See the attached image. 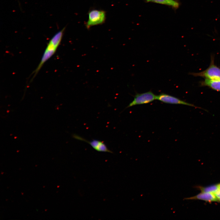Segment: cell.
I'll return each instance as SVG.
<instances>
[{"mask_svg": "<svg viewBox=\"0 0 220 220\" xmlns=\"http://www.w3.org/2000/svg\"><path fill=\"white\" fill-rule=\"evenodd\" d=\"M65 27L57 32L51 38L48 43L40 61L36 68L33 71L32 79L36 76L45 63L55 53L61 43Z\"/></svg>", "mask_w": 220, "mask_h": 220, "instance_id": "cell-1", "label": "cell"}, {"mask_svg": "<svg viewBox=\"0 0 220 220\" xmlns=\"http://www.w3.org/2000/svg\"><path fill=\"white\" fill-rule=\"evenodd\" d=\"M211 58L210 65L206 69L199 72L192 73L190 75L208 79H220V68L215 64L214 56H211Z\"/></svg>", "mask_w": 220, "mask_h": 220, "instance_id": "cell-2", "label": "cell"}, {"mask_svg": "<svg viewBox=\"0 0 220 220\" xmlns=\"http://www.w3.org/2000/svg\"><path fill=\"white\" fill-rule=\"evenodd\" d=\"M106 19L105 12L102 10H92L88 13V19L86 23L87 29L94 25L103 24Z\"/></svg>", "mask_w": 220, "mask_h": 220, "instance_id": "cell-3", "label": "cell"}, {"mask_svg": "<svg viewBox=\"0 0 220 220\" xmlns=\"http://www.w3.org/2000/svg\"><path fill=\"white\" fill-rule=\"evenodd\" d=\"M156 95L151 91L141 94L137 93L135 95L133 101L126 108L136 105L149 103L156 100Z\"/></svg>", "mask_w": 220, "mask_h": 220, "instance_id": "cell-4", "label": "cell"}, {"mask_svg": "<svg viewBox=\"0 0 220 220\" xmlns=\"http://www.w3.org/2000/svg\"><path fill=\"white\" fill-rule=\"evenodd\" d=\"M156 99L165 103L184 105L200 108L193 104L181 100L174 96L163 93L156 95Z\"/></svg>", "mask_w": 220, "mask_h": 220, "instance_id": "cell-5", "label": "cell"}, {"mask_svg": "<svg viewBox=\"0 0 220 220\" xmlns=\"http://www.w3.org/2000/svg\"><path fill=\"white\" fill-rule=\"evenodd\" d=\"M72 137L75 139L84 141L88 143L94 149L98 152L113 153L112 151L107 148L106 145L102 141L95 139L90 141H88L75 134H73Z\"/></svg>", "mask_w": 220, "mask_h": 220, "instance_id": "cell-6", "label": "cell"}, {"mask_svg": "<svg viewBox=\"0 0 220 220\" xmlns=\"http://www.w3.org/2000/svg\"><path fill=\"white\" fill-rule=\"evenodd\" d=\"M186 199L199 200L207 202L218 201V199L214 193L202 192L199 194L193 197L188 198Z\"/></svg>", "mask_w": 220, "mask_h": 220, "instance_id": "cell-7", "label": "cell"}, {"mask_svg": "<svg viewBox=\"0 0 220 220\" xmlns=\"http://www.w3.org/2000/svg\"><path fill=\"white\" fill-rule=\"evenodd\" d=\"M200 84L201 86H207L214 90L220 92V79H205L200 82Z\"/></svg>", "mask_w": 220, "mask_h": 220, "instance_id": "cell-8", "label": "cell"}, {"mask_svg": "<svg viewBox=\"0 0 220 220\" xmlns=\"http://www.w3.org/2000/svg\"><path fill=\"white\" fill-rule=\"evenodd\" d=\"M147 2H151L171 6L175 9L178 8L179 3L175 0H146Z\"/></svg>", "mask_w": 220, "mask_h": 220, "instance_id": "cell-9", "label": "cell"}, {"mask_svg": "<svg viewBox=\"0 0 220 220\" xmlns=\"http://www.w3.org/2000/svg\"><path fill=\"white\" fill-rule=\"evenodd\" d=\"M220 189V184L212 185L200 188L202 192L211 193H215Z\"/></svg>", "mask_w": 220, "mask_h": 220, "instance_id": "cell-10", "label": "cell"}, {"mask_svg": "<svg viewBox=\"0 0 220 220\" xmlns=\"http://www.w3.org/2000/svg\"><path fill=\"white\" fill-rule=\"evenodd\" d=\"M214 194L218 199L220 198V189Z\"/></svg>", "mask_w": 220, "mask_h": 220, "instance_id": "cell-11", "label": "cell"}, {"mask_svg": "<svg viewBox=\"0 0 220 220\" xmlns=\"http://www.w3.org/2000/svg\"><path fill=\"white\" fill-rule=\"evenodd\" d=\"M218 201L220 202V198L218 199Z\"/></svg>", "mask_w": 220, "mask_h": 220, "instance_id": "cell-12", "label": "cell"}]
</instances>
